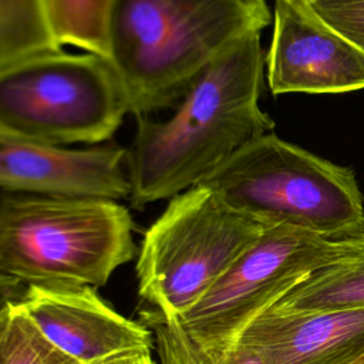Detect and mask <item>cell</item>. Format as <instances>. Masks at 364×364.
<instances>
[{
  "label": "cell",
  "instance_id": "cell-1",
  "mask_svg": "<svg viewBox=\"0 0 364 364\" xmlns=\"http://www.w3.org/2000/svg\"><path fill=\"white\" fill-rule=\"evenodd\" d=\"M260 31L222 54L164 121L136 118L125 152L129 202L142 209L198 186L237 149L272 132L259 107L263 85Z\"/></svg>",
  "mask_w": 364,
  "mask_h": 364
},
{
  "label": "cell",
  "instance_id": "cell-2",
  "mask_svg": "<svg viewBox=\"0 0 364 364\" xmlns=\"http://www.w3.org/2000/svg\"><path fill=\"white\" fill-rule=\"evenodd\" d=\"M270 21L266 0H117L109 61L129 114L175 107L209 65Z\"/></svg>",
  "mask_w": 364,
  "mask_h": 364
},
{
  "label": "cell",
  "instance_id": "cell-3",
  "mask_svg": "<svg viewBox=\"0 0 364 364\" xmlns=\"http://www.w3.org/2000/svg\"><path fill=\"white\" fill-rule=\"evenodd\" d=\"M136 252L132 216L118 200L0 193V276L100 287Z\"/></svg>",
  "mask_w": 364,
  "mask_h": 364
},
{
  "label": "cell",
  "instance_id": "cell-4",
  "mask_svg": "<svg viewBox=\"0 0 364 364\" xmlns=\"http://www.w3.org/2000/svg\"><path fill=\"white\" fill-rule=\"evenodd\" d=\"M199 185L266 225L328 239L364 235V198L353 169L264 134L237 149Z\"/></svg>",
  "mask_w": 364,
  "mask_h": 364
},
{
  "label": "cell",
  "instance_id": "cell-5",
  "mask_svg": "<svg viewBox=\"0 0 364 364\" xmlns=\"http://www.w3.org/2000/svg\"><path fill=\"white\" fill-rule=\"evenodd\" d=\"M266 226L202 185L169 199L138 250V294L151 307L142 313L182 316Z\"/></svg>",
  "mask_w": 364,
  "mask_h": 364
},
{
  "label": "cell",
  "instance_id": "cell-6",
  "mask_svg": "<svg viewBox=\"0 0 364 364\" xmlns=\"http://www.w3.org/2000/svg\"><path fill=\"white\" fill-rule=\"evenodd\" d=\"M129 114L108 58L63 48L0 71V122L24 139L53 145L111 141Z\"/></svg>",
  "mask_w": 364,
  "mask_h": 364
},
{
  "label": "cell",
  "instance_id": "cell-7",
  "mask_svg": "<svg viewBox=\"0 0 364 364\" xmlns=\"http://www.w3.org/2000/svg\"><path fill=\"white\" fill-rule=\"evenodd\" d=\"M357 237L328 239L267 225L202 299L173 320L198 357H216L310 273L350 252Z\"/></svg>",
  "mask_w": 364,
  "mask_h": 364
},
{
  "label": "cell",
  "instance_id": "cell-8",
  "mask_svg": "<svg viewBox=\"0 0 364 364\" xmlns=\"http://www.w3.org/2000/svg\"><path fill=\"white\" fill-rule=\"evenodd\" d=\"M266 65L274 95L364 88V53L324 24L307 4L274 0Z\"/></svg>",
  "mask_w": 364,
  "mask_h": 364
},
{
  "label": "cell",
  "instance_id": "cell-9",
  "mask_svg": "<svg viewBox=\"0 0 364 364\" xmlns=\"http://www.w3.org/2000/svg\"><path fill=\"white\" fill-rule=\"evenodd\" d=\"M37 330L78 364L151 351L146 326L105 304L91 286H26L17 301Z\"/></svg>",
  "mask_w": 364,
  "mask_h": 364
},
{
  "label": "cell",
  "instance_id": "cell-10",
  "mask_svg": "<svg viewBox=\"0 0 364 364\" xmlns=\"http://www.w3.org/2000/svg\"><path fill=\"white\" fill-rule=\"evenodd\" d=\"M127 148L114 141L65 148L30 139L0 141L3 192L128 199Z\"/></svg>",
  "mask_w": 364,
  "mask_h": 364
},
{
  "label": "cell",
  "instance_id": "cell-11",
  "mask_svg": "<svg viewBox=\"0 0 364 364\" xmlns=\"http://www.w3.org/2000/svg\"><path fill=\"white\" fill-rule=\"evenodd\" d=\"M237 340L266 364H358L364 358V307L287 316L264 311Z\"/></svg>",
  "mask_w": 364,
  "mask_h": 364
},
{
  "label": "cell",
  "instance_id": "cell-12",
  "mask_svg": "<svg viewBox=\"0 0 364 364\" xmlns=\"http://www.w3.org/2000/svg\"><path fill=\"white\" fill-rule=\"evenodd\" d=\"M363 307L364 235L350 252L316 269L267 311L287 316Z\"/></svg>",
  "mask_w": 364,
  "mask_h": 364
},
{
  "label": "cell",
  "instance_id": "cell-13",
  "mask_svg": "<svg viewBox=\"0 0 364 364\" xmlns=\"http://www.w3.org/2000/svg\"><path fill=\"white\" fill-rule=\"evenodd\" d=\"M57 44L109 60L111 20L117 0H43Z\"/></svg>",
  "mask_w": 364,
  "mask_h": 364
},
{
  "label": "cell",
  "instance_id": "cell-14",
  "mask_svg": "<svg viewBox=\"0 0 364 364\" xmlns=\"http://www.w3.org/2000/svg\"><path fill=\"white\" fill-rule=\"evenodd\" d=\"M61 50L43 0H0V71L36 54Z\"/></svg>",
  "mask_w": 364,
  "mask_h": 364
},
{
  "label": "cell",
  "instance_id": "cell-15",
  "mask_svg": "<svg viewBox=\"0 0 364 364\" xmlns=\"http://www.w3.org/2000/svg\"><path fill=\"white\" fill-rule=\"evenodd\" d=\"M0 364H78L54 347L17 303L7 313L0 333Z\"/></svg>",
  "mask_w": 364,
  "mask_h": 364
},
{
  "label": "cell",
  "instance_id": "cell-16",
  "mask_svg": "<svg viewBox=\"0 0 364 364\" xmlns=\"http://www.w3.org/2000/svg\"><path fill=\"white\" fill-rule=\"evenodd\" d=\"M309 9L364 53V0H313Z\"/></svg>",
  "mask_w": 364,
  "mask_h": 364
},
{
  "label": "cell",
  "instance_id": "cell-17",
  "mask_svg": "<svg viewBox=\"0 0 364 364\" xmlns=\"http://www.w3.org/2000/svg\"><path fill=\"white\" fill-rule=\"evenodd\" d=\"M142 321L152 327L161 364H196L189 343L173 318H158L142 313Z\"/></svg>",
  "mask_w": 364,
  "mask_h": 364
},
{
  "label": "cell",
  "instance_id": "cell-18",
  "mask_svg": "<svg viewBox=\"0 0 364 364\" xmlns=\"http://www.w3.org/2000/svg\"><path fill=\"white\" fill-rule=\"evenodd\" d=\"M192 354L196 360V364H266L253 348H250L240 340H236L232 346H229L226 350L212 358L198 357L193 351Z\"/></svg>",
  "mask_w": 364,
  "mask_h": 364
},
{
  "label": "cell",
  "instance_id": "cell-19",
  "mask_svg": "<svg viewBox=\"0 0 364 364\" xmlns=\"http://www.w3.org/2000/svg\"><path fill=\"white\" fill-rule=\"evenodd\" d=\"M26 290V284L9 276H0V311L17 303Z\"/></svg>",
  "mask_w": 364,
  "mask_h": 364
},
{
  "label": "cell",
  "instance_id": "cell-20",
  "mask_svg": "<svg viewBox=\"0 0 364 364\" xmlns=\"http://www.w3.org/2000/svg\"><path fill=\"white\" fill-rule=\"evenodd\" d=\"M95 364H155V361L151 357V351H145V353L118 355Z\"/></svg>",
  "mask_w": 364,
  "mask_h": 364
},
{
  "label": "cell",
  "instance_id": "cell-21",
  "mask_svg": "<svg viewBox=\"0 0 364 364\" xmlns=\"http://www.w3.org/2000/svg\"><path fill=\"white\" fill-rule=\"evenodd\" d=\"M7 139H24V138L14 134L11 129H9L6 125L0 122V141H7Z\"/></svg>",
  "mask_w": 364,
  "mask_h": 364
},
{
  "label": "cell",
  "instance_id": "cell-22",
  "mask_svg": "<svg viewBox=\"0 0 364 364\" xmlns=\"http://www.w3.org/2000/svg\"><path fill=\"white\" fill-rule=\"evenodd\" d=\"M10 306H11V304H10ZM10 306H9L6 310L0 311V333H1L3 327H4V324H6V320H7V313H9V309H10Z\"/></svg>",
  "mask_w": 364,
  "mask_h": 364
},
{
  "label": "cell",
  "instance_id": "cell-23",
  "mask_svg": "<svg viewBox=\"0 0 364 364\" xmlns=\"http://www.w3.org/2000/svg\"><path fill=\"white\" fill-rule=\"evenodd\" d=\"M287 1H291V3H299V4H307V3H310V1H313V0H287Z\"/></svg>",
  "mask_w": 364,
  "mask_h": 364
},
{
  "label": "cell",
  "instance_id": "cell-24",
  "mask_svg": "<svg viewBox=\"0 0 364 364\" xmlns=\"http://www.w3.org/2000/svg\"><path fill=\"white\" fill-rule=\"evenodd\" d=\"M358 364H364V358H363V360H361Z\"/></svg>",
  "mask_w": 364,
  "mask_h": 364
}]
</instances>
